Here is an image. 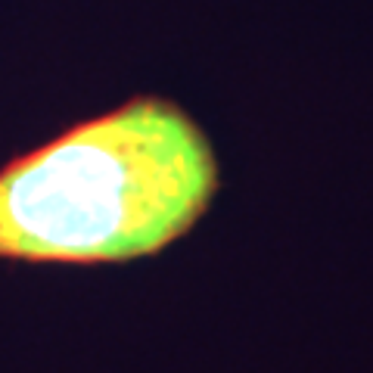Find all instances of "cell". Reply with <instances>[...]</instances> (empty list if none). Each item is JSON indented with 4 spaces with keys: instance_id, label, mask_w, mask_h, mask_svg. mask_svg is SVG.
Segmentation results:
<instances>
[{
    "instance_id": "obj_1",
    "label": "cell",
    "mask_w": 373,
    "mask_h": 373,
    "mask_svg": "<svg viewBox=\"0 0 373 373\" xmlns=\"http://www.w3.org/2000/svg\"><path fill=\"white\" fill-rule=\"evenodd\" d=\"M221 165L180 103L140 93L0 168V258L124 265L184 240Z\"/></svg>"
}]
</instances>
